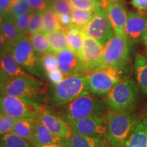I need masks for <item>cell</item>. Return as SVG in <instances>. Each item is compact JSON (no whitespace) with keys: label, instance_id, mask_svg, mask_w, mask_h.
Masks as SVG:
<instances>
[{"label":"cell","instance_id":"d4e9b609","mask_svg":"<svg viewBox=\"0 0 147 147\" xmlns=\"http://www.w3.org/2000/svg\"><path fill=\"white\" fill-rule=\"evenodd\" d=\"M46 34L49 40L52 53L57 54L63 49L68 48L67 36L65 32L63 29H61Z\"/></svg>","mask_w":147,"mask_h":147},{"label":"cell","instance_id":"f546056e","mask_svg":"<svg viewBox=\"0 0 147 147\" xmlns=\"http://www.w3.org/2000/svg\"><path fill=\"white\" fill-rule=\"evenodd\" d=\"M49 7L57 14V16L62 14H71L73 7L69 0H50Z\"/></svg>","mask_w":147,"mask_h":147},{"label":"cell","instance_id":"bcb514c9","mask_svg":"<svg viewBox=\"0 0 147 147\" xmlns=\"http://www.w3.org/2000/svg\"><path fill=\"white\" fill-rule=\"evenodd\" d=\"M143 42H144V46L146 47V50L147 51V19L146 23V27H145V30L144 33V38H143Z\"/></svg>","mask_w":147,"mask_h":147},{"label":"cell","instance_id":"7c38bea8","mask_svg":"<svg viewBox=\"0 0 147 147\" xmlns=\"http://www.w3.org/2000/svg\"><path fill=\"white\" fill-rule=\"evenodd\" d=\"M36 119L40 121L53 134L64 140L68 138L73 132L70 125L65 119L55 115L45 106H42Z\"/></svg>","mask_w":147,"mask_h":147},{"label":"cell","instance_id":"9c48e42d","mask_svg":"<svg viewBox=\"0 0 147 147\" xmlns=\"http://www.w3.org/2000/svg\"><path fill=\"white\" fill-rule=\"evenodd\" d=\"M11 52L18 63L29 72L40 76L39 59L37 57L28 36L9 45Z\"/></svg>","mask_w":147,"mask_h":147},{"label":"cell","instance_id":"cb8c5ba5","mask_svg":"<svg viewBox=\"0 0 147 147\" xmlns=\"http://www.w3.org/2000/svg\"><path fill=\"white\" fill-rule=\"evenodd\" d=\"M34 120L35 119H18L11 131L25 139L32 144V143L34 142Z\"/></svg>","mask_w":147,"mask_h":147},{"label":"cell","instance_id":"c3c4849f","mask_svg":"<svg viewBox=\"0 0 147 147\" xmlns=\"http://www.w3.org/2000/svg\"><path fill=\"white\" fill-rule=\"evenodd\" d=\"M143 117L146 119V121H147V108L146 109V110H145V113H144V116H143Z\"/></svg>","mask_w":147,"mask_h":147},{"label":"cell","instance_id":"4dcf8cb0","mask_svg":"<svg viewBox=\"0 0 147 147\" xmlns=\"http://www.w3.org/2000/svg\"><path fill=\"white\" fill-rule=\"evenodd\" d=\"M39 63L40 67L46 73L58 68L57 55L53 53H49L40 56Z\"/></svg>","mask_w":147,"mask_h":147},{"label":"cell","instance_id":"f907efd6","mask_svg":"<svg viewBox=\"0 0 147 147\" xmlns=\"http://www.w3.org/2000/svg\"><path fill=\"white\" fill-rule=\"evenodd\" d=\"M146 53H147V51H146Z\"/></svg>","mask_w":147,"mask_h":147},{"label":"cell","instance_id":"603a6c76","mask_svg":"<svg viewBox=\"0 0 147 147\" xmlns=\"http://www.w3.org/2000/svg\"><path fill=\"white\" fill-rule=\"evenodd\" d=\"M134 68L139 89L147 97V59L144 55L140 53L136 55Z\"/></svg>","mask_w":147,"mask_h":147},{"label":"cell","instance_id":"8fae6325","mask_svg":"<svg viewBox=\"0 0 147 147\" xmlns=\"http://www.w3.org/2000/svg\"><path fill=\"white\" fill-rule=\"evenodd\" d=\"M69 124L70 125L74 132L82 135L100 138L106 140V115L87 117Z\"/></svg>","mask_w":147,"mask_h":147},{"label":"cell","instance_id":"6da1fadb","mask_svg":"<svg viewBox=\"0 0 147 147\" xmlns=\"http://www.w3.org/2000/svg\"><path fill=\"white\" fill-rule=\"evenodd\" d=\"M48 85L30 74L7 80L0 95H8L33 101L41 106L47 100Z\"/></svg>","mask_w":147,"mask_h":147},{"label":"cell","instance_id":"8d00e7d4","mask_svg":"<svg viewBox=\"0 0 147 147\" xmlns=\"http://www.w3.org/2000/svg\"><path fill=\"white\" fill-rule=\"evenodd\" d=\"M47 76L49 81L54 85H56V84L59 83L65 77V74L60 70L59 67L54 69V70L47 72Z\"/></svg>","mask_w":147,"mask_h":147},{"label":"cell","instance_id":"52a82bcc","mask_svg":"<svg viewBox=\"0 0 147 147\" xmlns=\"http://www.w3.org/2000/svg\"><path fill=\"white\" fill-rule=\"evenodd\" d=\"M42 106L21 97L0 95V113L16 119H36Z\"/></svg>","mask_w":147,"mask_h":147},{"label":"cell","instance_id":"f6af8a7d","mask_svg":"<svg viewBox=\"0 0 147 147\" xmlns=\"http://www.w3.org/2000/svg\"><path fill=\"white\" fill-rule=\"evenodd\" d=\"M95 1H98L100 3L101 8L104 9H106L107 8L108 4L110 3V1H108V0H95Z\"/></svg>","mask_w":147,"mask_h":147},{"label":"cell","instance_id":"484cf974","mask_svg":"<svg viewBox=\"0 0 147 147\" xmlns=\"http://www.w3.org/2000/svg\"><path fill=\"white\" fill-rule=\"evenodd\" d=\"M29 37L37 55L42 56L47 53H52L47 34L43 31L31 35Z\"/></svg>","mask_w":147,"mask_h":147},{"label":"cell","instance_id":"7bdbcfd3","mask_svg":"<svg viewBox=\"0 0 147 147\" xmlns=\"http://www.w3.org/2000/svg\"><path fill=\"white\" fill-rule=\"evenodd\" d=\"M34 147H69L66 144L65 140L61 144H50V145H40L36 143H34L32 144Z\"/></svg>","mask_w":147,"mask_h":147},{"label":"cell","instance_id":"9a60e30c","mask_svg":"<svg viewBox=\"0 0 147 147\" xmlns=\"http://www.w3.org/2000/svg\"><path fill=\"white\" fill-rule=\"evenodd\" d=\"M58 67L65 76L85 74L82 58L69 48L57 53Z\"/></svg>","mask_w":147,"mask_h":147},{"label":"cell","instance_id":"e0dca14e","mask_svg":"<svg viewBox=\"0 0 147 147\" xmlns=\"http://www.w3.org/2000/svg\"><path fill=\"white\" fill-rule=\"evenodd\" d=\"M0 68L8 78L28 74L16 61L9 47L0 55Z\"/></svg>","mask_w":147,"mask_h":147},{"label":"cell","instance_id":"ba28073f","mask_svg":"<svg viewBox=\"0 0 147 147\" xmlns=\"http://www.w3.org/2000/svg\"><path fill=\"white\" fill-rule=\"evenodd\" d=\"M129 47L130 45L125 36H119L115 34L104 46L102 60V67L125 68L129 61Z\"/></svg>","mask_w":147,"mask_h":147},{"label":"cell","instance_id":"836d02e7","mask_svg":"<svg viewBox=\"0 0 147 147\" xmlns=\"http://www.w3.org/2000/svg\"><path fill=\"white\" fill-rule=\"evenodd\" d=\"M73 8L95 11L101 8L98 1L95 0H69Z\"/></svg>","mask_w":147,"mask_h":147},{"label":"cell","instance_id":"30bf717a","mask_svg":"<svg viewBox=\"0 0 147 147\" xmlns=\"http://www.w3.org/2000/svg\"><path fill=\"white\" fill-rule=\"evenodd\" d=\"M82 31L86 36L97 40L103 46L115 36L106 10L102 8L95 11L91 21L82 28Z\"/></svg>","mask_w":147,"mask_h":147},{"label":"cell","instance_id":"74e56055","mask_svg":"<svg viewBox=\"0 0 147 147\" xmlns=\"http://www.w3.org/2000/svg\"><path fill=\"white\" fill-rule=\"evenodd\" d=\"M50 0H27L33 11H43L49 7Z\"/></svg>","mask_w":147,"mask_h":147},{"label":"cell","instance_id":"83f0119b","mask_svg":"<svg viewBox=\"0 0 147 147\" xmlns=\"http://www.w3.org/2000/svg\"><path fill=\"white\" fill-rule=\"evenodd\" d=\"M0 147H32L29 142L17 134L10 131L0 138Z\"/></svg>","mask_w":147,"mask_h":147},{"label":"cell","instance_id":"ee69618b","mask_svg":"<svg viewBox=\"0 0 147 147\" xmlns=\"http://www.w3.org/2000/svg\"><path fill=\"white\" fill-rule=\"evenodd\" d=\"M8 79V77L5 76V74L3 72V71L0 68V92H1V89H2V88L3 87V86H4Z\"/></svg>","mask_w":147,"mask_h":147},{"label":"cell","instance_id":"8992f818","mask_svg":"<svg viewBox=\"0 0 147 147\" xmlns=\"http://www.w3.org/2000/svg\"><path fill=\"white\" fill-rule=\"evenodd\" d=\"M124 71L125 68L106 67L90 71L84 76L87 79L91 93L97 96H103L115 84L125 80Z\"/></svg>","mask_w":147,"mask_h":147},{"label":"cell","instance_id":"1f68e13d","mask_svg":"<svg viewBox=\"0 0 147 147\" xmlns=\"http://www.w3.org/2000/svg\"><path fill=\"white\" fill-rule=\"evenodd\" d=\"M42 11H34L27 29L26 36L36 34L42 31Z\"/></svg>","mask_w":147,"mask_h":147},{"label":"cell","instance_id":"277c9868","mask_svg":"<svg viewBox=\"0 0 147 147\" xmlns=\"http://www.w3.org/2000/svg\"><path fill=\"white\" fill-rule=\"evenodd\" d=\"M91 93L87 79L83 74L66 76L63 80L55 85L53 91V106H63L77 97Z\"/></svg>","mask_w":147,"mask_h":147},{"label":"cell","instance_id":"7402d4cb","mask_svg":"<svg viewBox=\"0 0 147 147\" xmlns=\"http://www.w3.org/2000/svg\"><path fill=\"white\" fill-rule=\"evenodd\" d=\"M67 36L68 48L82 58L84 45V33L82 28L73 24L65 31Z\"/></svg>","mask_w":147,"mask_h":147},{"label":"cell","instance_id":"5b68a950","mask_svg":"<svg viewBox=\"0 0 147 147\" xmlns=\"http://www.w3.org/2000/svg\"><path fill=\"white\" fill-rule=\"evenodd\" d=\"M138 99L139 87L133 79L121 80L105 95L108 107L116 111L133 109Z\"/></svg>","mask_w":147,"mask_h":147},{"label":"cell","instance_id":"d6a6232c","mask_svg":"<svg viewBox=\"0 0 147 147\" xmlns=\"http://www.w3.org/2000/svg\"><path fill=\"white\" fill-rule=\"evenodd\" d=\"M31 10H32L27 0H14L10 14L13 16L14 19H16L23 14Z\"/></svg>","mask_w":147,"mask_h":147},{"label":"cell","instance_id":"60d3db41","mask_svg":"<svg viewBox=\"0 0 147 147\" xmlns=\"http://www.w3.org/2000/svg\"><path fill=\"white\" fill-rule=\"evenodd\" d=\"M14 1V0H0V8L6 14H10Z\"/></svg>","mask_w":147,"mask_h":147},{"label":"cell","instance_id":"d590c367","mask_svg":"<svg viewBox=\"0 0 147 147\" xmlns=\"http://www.w3.org/2000/svg\"><path fill=\"white\" fill-rule=\"evenodd\" d=\"M33 12L34 11L31 10L27 12H25V13L23 14L19 17L15 19L16 25H17L18 29L20 30V32L25 35H26L27 34V27H28Z\"/></svg>","mask_w":147,"mask_h":147},{"label":"cell","instance_id":"f35d334b","mask_svg":"<svg viewBox=\"0 0 147 147\" xmlns=\"http://www.w3.org/2000/svg\"><path fill=\"white\" fill-rule=\"evenodd\" d=\"M57 18L61 28L64 31L68 29L72 25L71 14H62V15L57 16Z\"/></svg>","mask_w":147,"mask_h":147},{"label":"cell","instance_id":"7dc6e473","mask_svg":"<svg viewBox=\"0 0 147 147\" xmlns=\"http://www.w3.org/2000/svg\"><path fill=\"white\" fill-rule=\"evenodd\" d=\"M5 16H6V14H5L3 10L0 8V26H1V25L2 24Z\"/></svg>","mask_w":147,"mask_h":147},{"label":"cell","instance_id":"d6986e66","mask_svg":"<svg viewBox=\"0 0 147 147\" xmlns=\"http://www.w3.org/2000/svg\"><path fill=\"white\" fill-rule=\"evenodd\" d=\"M65 142L69 147H109L106 140L74 131Z\"/></svg>","mask_w":147,"mask_h":147},{"label":"cell","instance_id":"7a4b0ae2","mask_svg":"<svg viewBox=\"0 0 147 147\" xmlns=\"http://www.w3.org/2000/svg\"><path fill=\"white\" fill-rule=\"evenodd\" d=\"M89 93L77 97L71 102L62 106L61 114L68 123L80 119L93 116H106L108 106L105 100Z\"/></svg>","mask_w":147,"mask_h":147},{"label":"cell","instance_id":"f1b7e54d","mask_svg":"<svg viewBox=\"0 0 147 147\" xmlns=\"http://www.w3.org/2000/svg\"><path fill=\"white\" fill-rule=\"evenodd\" d=\"M95 11L73 8L71 13V23L75 26L83 28L91 21Z\"/></svg>","mask_w":147,"mask_h":147},{"label":"cell","instance_id":"681fc988","mask_svg":"<svg viewBox=\"0 0 147 147\" xmlns=\"http://www.w3.org/2000/svg\"><path fill=\"white\" fill-rule=\"evenodd\" d=\"M108 1H110V2H111V1H114V0H108Z\"/></svg>","mask_w":147,"mask_h":147},{"label":"cell","instance_id":"2e32d148","mask_svg":"<svg viewBox=\"0 0 147 147\" xmlns=\"http://www.w3.org/2000/svg\"><path fill=\"white\" fill-rule=\"evenodd\" d=\"M106 10L115 34L124 36V29L127 19V13L123 4L119 0H114L110 2Z\"/></svg>","mask_w":147,"mask_h":147},{"label":"cell","instance_id":"ab89813d","mask_svg":"<svg viewBox=\"0 0 147 147\" xmlns=\"http://www.w3.org/2000/svg\"><path fill=\"white\" fill-rule=\"evenodd\" d=\"M131 4L139 12L147 14V0H132Z\"/></svg>","mask_w":147,"mask_h":147},{"label":"cell","instance_id":"4fadbf2b","mask_svg":"<svg viewBox=\"0 0 147 147\" xmlns=\"http://www.w3.org/2000/svg\"><path fill=\"white\" fill-rule=\"evenodd\" d=\"M103 49L104 46L100 42L84 34L82 59L84 63L85 74L102 68Z\"/></svg>","mask_w":147,"mask_h":147},{"label":"cell","instance_id":"e575fe53","mask_svg":"<svg viewBox=\"0 0 147 147\" xmlns=\"http://www.w3.org/2000/svg\"><path fill=\"white\" fill-rule=\"evenodd\" d=\"M17 119L10 116L0 113V136L12 131Z\"/></svg>","mask_w":147,"mask_h":147},{"label":"cell","instance_id":"4316f807","mask_svg":"<svg viewBox=\"0 0 147 147\" xmlns=\"http://www.w3.org/2000/svg\"><path fill=\"white\" fill-rule=\"evenodd\" d=\"M42 31L46 34L61 29L59 23L57 16L50 7L42 11Z\"/></svg>","mask_w":147,"mask_h":147},{"label":"cell","instance_id":"5bb4252c","mask_svg":"<svg viewBox=\"0 0 147 147\" xmlns=\"http://www.w3.org/2000/svg\"><path fill=\"white\" fill-rule=\"evenodd\" d=\"M146 19V13L131 12L127 14L124 36L130 45L143 42Z\"/></svg>","mask_w":147,"mask_h":147},{"label":"cell","instance_id":"b9f144b4","mask_svg":"<svg viewBox=\"0 0 147 147\" xmlns=\"http://www.w3.org/2000/svg\"><path fill=\"white\" fill-rule=\"evenodd\" d=\"M9 42L4 38V36L0 32V55L4 52L9 47Z\"/></svg>","mask_w":147,"mask_h":147},{"label":"cell","instance_id":"3957f363","mask_svg":"<svg viewBox=\"0 0 147 147\" xmlns=\"http://www.w3.org/2000/svg\"><path fill=\"white\" fill-rule=\"evenodd\" d=\"M106 141L109 147H123L138 119L133 109L110 110L106 115Z\"/></svg>","mask_w":147,"mask_h":147},{"label":"cell","instance_id":"44dd1931","mask_svg":"<svg viewBox=\"0 0 147 147\" xmlns=\"http://www.w3.org/2000/svg\"><path fill=\"white\" fill-rule=\"evenodd\" d=\"M0 32L4 36L9 44H13L26 36L20 32L16 25V20L10 14H6L5 16L2 24L0 26Z\"/></svg>","mask_w":147,"mask_h":147},{"label":"cell","instance_id":"ac0fdd59","mask_svg":"<svg viewBox=\"0 0 147 147\" xmlns=\"http://www.w3.org/2000/svg\"><path fill=\"white\" fill-rule=\"evenodd\" d=\"M123 147H147V121L144 117L138 119Z\"/></svg>","mask_w":147,"mask_h":147},{"label":"cell","instance_id":"ffe728a7","mask_svg":"<svg viewBox=\"0 0 147 147\" xmlns=\"http://www.w3.org/2000/svg\"><path fill=\"white\" fill-rule=\"evenodd\" d=\"M34 138L32 143L40 145H50L61 144L64 140L53 134L40 121L35 119L34 122Z\"/></svg>","mask_w":147,"mask_h":147}]
</instances>
